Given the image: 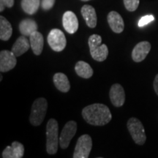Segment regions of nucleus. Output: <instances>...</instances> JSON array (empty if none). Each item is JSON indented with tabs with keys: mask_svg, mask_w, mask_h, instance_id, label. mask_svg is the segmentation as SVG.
<instances>
[{
	"mask_svg": "<svg viewBox=\"0 0 158 158\" xmlns=\"http://www.w3.org/2000/svg\"><path fill=\"white\" fill-rule=\"evenodd\" d=\"M48 109V102L44 98L36 99L31 106L29 122L31 125L37 127L43 123Z\"/></svg>",
	"mask_w": 158,
	"mask_h": 158,
	"instance_id": "nucleus-4",
	"label": "nucleus"
},
{
	"mask_svg": "<svg viewBox=\"0 0 158 158\" xmlns=\"http://www.w3.org/2000/svg\"><path fill=\"white\" fill-rule=\"evenodd\" d=\"M17 64L16 56L12 51L3 50L0 52V71L6 73L13 70Z\"/></svg>",
	"mask_w": 158,
	"mask_h": 158,
	"instance_id": "nucleus-9",
	"label": "nucleus"
},
{
	"mask_svg": "<svg viewBox=\"0 0 158 158\" xmlns=\"http://www.w3.org/2000/svg\"><path fill=\"white\" fill-rule=\"evenodd\" d=\"M140 0H124L125 8L130 12H133L137 10L139 5Z\"/></svg>",
	"mask_w": 158,
	"mask_h": 158,
	"instance_id": "nucleus-23",
	"label": "nucleus"
},
{
	"mask_svg": "<svg viewBox=\"0 0 158 158\" xmlns=\"http://www.w3.org/2000/svg\"><path fill=\"white\" fill-rule=\"evenodd\" d=\"M151 50V44L147 41L138 43L132 51V59L134 62H141L143 61Z\"/></svg>",
	"mask_w": 158,
	"mask_h": 158,
	"instance_id": "nucleus-11",
	"label": "nucleus"
},
{
	"mask_svg": "<svg viewBox=\"0 0 158 158\" xmlns=\"http://www.w3.org/2000/svg\"><path fill=\"white\" fill-rule=\"evenodd\" d=\"M155 20V17L152 15H147L145 16H143L138 21V27H143L144 26L147 25L148 23H149L152 21H153Z\"/></svg>",
	"mask_w": 158,
	"mask_h": 158,
	"instance_id": "nucleus-24",
	"label": "nucleus"
},
{
	"mask_svg": "<svg viewBox=\"0 0 158 158\" xmlns=\"http://www.w3.org/2000/svg\"><path fill=\"white\" fill-rule=\"evenodd\" d=\"M24 155V147L22 143L13 141L11 146H7L2 152L3 158H22Z\"/></svg>",
	"mask_w": 158,
	"mask_h": 158,
	"instance_id": "nucleus-13",
	"label": "nucleus"
},
{
	"mask_svg": "<svg viewBox=\"0 0 158 158\" xmlns=\"http://www.w3.org/2000/svg\"><path fill=\"white\" fill-rule=\"evenodd\" d=\"M56 0H42L41 7L44 10H49L54 7Z\"/></svg>",
	"mask_w": 158,
	"mask_h": 158,
	"instance_id": "nucleus-25",
	"label": "nucleus"
},
{
	"mask_svg": "<svg viewBox=\"0 0 158 158\" xmlns=\"http://www.w3.org/2000/svg\"><path fill=\"white\" fill-rule=\"evenodd\" d=\"M153 86H154V89H155L156 94L158 95V74L155 76V81H154Z\"/></svg>",
	"mask_w": 158,
	"mask_h": 158,
	"instance_id": "nucleus-27",
	"label": "nucleus"
},
{
	"mask_svg": "<svg viewBox=\"0 0 158 158\" xmlns=\"http://www.w3.org/2000/svg\"><path fill=\"white\" fill-rule=\"evenodd\" d=\"M92 148V140L90 135L84 134L78 138L77 141L73 158H87Z\"/></svg>",
	"mask_w": 158,
	"mask_h": 158,
	"instance_id": "nucleus-7",
	"label": "nucleus"
},
{
	"mask_svg": "<svg viewBox=\"0 0 158 158\" xmlns=\"http://www.w3.org/2000/svg\"><path fill=\"white\" fill-rule=\"evenodd\" d=\"M53 81L56 88L60 92L67 93L70 89V84L68 76L62 73H56L53 77Z\"/></svg>",
	"mask_w": 158,
	"mask_h": 158,
	"instance_id": "nucleus-18",
	"label": "nucleus"
},
{
	"mask_svg": "<svg viewBox=\"0 0 158 158\" xmlns=\"http://www.w3.org/2000/svg\"><path fill=\"white\" fill-rule=\"evenodd\" d=\"M40 0H21V7L26 13L33 15L39 9Z\"/></svg>",
	"mask_w": 158,
	"mask_h": 158,
	"instance_id": "nucleus-22",
	"label": "nucleus"
},
{
	"mask_svg": "<svg viewBox=\"0 0 158 158\" xmlns=\"http://www.w3.org/2000/svg\"><path fill=\"white\" fill-rule=\"evenodd\" d=\"M38 26L36 21L31 19H23L19 23V30L21 35L29 37L34 31H37Z\"/></svg>",
	"mask_w": 158,
	"mask_h": 158,
	"instance_id": "nucleus-19",
	"label": "nucleus"
},
{
	"mask_svg": "<svg viewBox=\"0 0 158 158\" xmlns=\"http://www.w3.org/2000/svg\"><path fill=\"white\" fill-rule=\"evenodd\" d=\"M75 71L81 78L88 79L93 76V69L87 62L84 61H78L75 65Z\"/></svg>",
	"mask_w": 158,
	"mask_h": 158,
	"instance_id": "nucleus-20",
	"label": "nucleus"
},
{
	"mask_svg": "<svg viewBox=\"0 0 158 158\" xmlns=\"http://www.w3.org/2000/svg\"><path fill=\"white\" fill-rule=\"evenodd\" d=\"M128 131L135 143L138 145H143L147 140L143 124L137 118L132 117L129 118L127 123Z\"/></svg>",
	"mask_w": 158,
	"mask_h": 158,
	"instance_id": "nucleus-5",
	"label": "nucleus"
},
{
	"mask_svg": "<svg viewBox=\"0 0 158 158\" xmlns=\"http://www.w3.org/2000/svg\"><path fill=\"white\" fill-rule=\"evenodd\" d=\"M85 122L93 126H103L112 118L110 109L106 105L94 103L83 108L81 112Z\"/></svg>",
	"mask_w": 158,
	"mask_h": 158,
	"instance_id": "nucleus-1",
	"label": "nucleus"
},
{
	"mask_svg": "<svg viewBox=\"0 0 158 158\" xmlns=\"http://www.w3.org/2000/svg\"><path fill=\"white\" fill-rule=\"evenodd\" d=\"M13 34V27L11 23L1 15L0 16V39L3 41H7L10 38Z\"/></svg>",
	"mask_w": 158,
	"mask_h": 158,
	"instance_id": "nucleus-21",
	"label": "nucleus"
},
{
	"mask_svg": "<svg viewBox=\"0 0 158 158\" xmlns=\"http://www.w3.org/2000/svg\"><path fill=\"white\" fill-rule=\"evenodd\" d=\"M14 5V0H0V11L5 10V7L10 8Z\"/></svg>",
	"mask_w": 158,
	"mask_h": 158,
	"instance_id": "nucleus-26",
	"label": "nucleus"
},
{
	"mask_svg": "<svg viewBox=\"0 0 158 158\" xmlns=\"http://www.w3.org/2000/svg\"><path fill=\"white\" fill-rule=\"evenodd\" d=\"M78 125L76 122L71 120L65 124L59 137V146L61 149H66L70 145L71 140L76 135Z\"/></svg>",
	"mask_w": 158,
	"mask_h": 158,
	"instance_id": "nucleus-8",
	"label": "nucleus"
},
{
	"mask_svg": "<svg viewBox=\"0 0 158 158\" xmlns=\"http://www.w3.org/2000/svg\"><path fill=\"white\" fill-rule=\"evenodd\" d=\"M63 27L69 34H74L78 29V21L76 15L72 11L65 12L62 16Z\"/></svg>",
	"mask_w": 158,
	"mask_h": 158,
	"instance_id": "nucleus-12",
	"label": "nucleus"
},
{
	"mask_svg": "<svg viewBox=\"0 0 158 158\" xmlns=\"http://www.w3.org/2000/svg\"><path fill=\"white\" fill-rule=\"evenodd\" d=\"M31 45L29 40L27 38V37L23 35L16 40V41L12 47L11 51L16 56H21V55L28 51Z\"/></svg>",
	"mask_w": 158,
	"mask_h": 158,
	"instance_id": "nucleus-17",
	"label": "nucleus"
},
{
	"mask_svg": "<svg viewBox=\"0 0 158 158\" xmlns=\"http://www.w3.org/2000/svg\"><path fill=\"white\" fill-rule=\"evenodd\" d=\"M107 20L110 29L114 32L120 34L124 31V23L123 19L117 12H110L107 16Z\"/></svg>",
	"mask_w": 158,
	"mask_h": 158,
	"instance_id": "nucleus-14",
	"label": "nucleus"
},
{
	"mask_svg": "<svg viewBox=\"0 0 158 158\" xmlns=\"http://www.w3.org/2000/svg\"><path fill=\"white\" fill-rule=\"evenodd\" d=\"M109 98L111 103L115 107L119 108L123 106L125 102V92L122 85L119 84L112 85L109 91Z\"/></svg>",
	"mask_w": 158,
	"mask_h": 158,
	"instance_id": "nucleus-10",
	"label": "nucleus"
},
{
	"mask_svg": "<svg viewBox=\"0 0 158 158\" xmlns=\"http://www.w3.org/2000/svg\"><path fill=\"white\" fill-rule=\"evenodd\" d=\"M81 13L86 21V25L89 28H94L97 26L98 18H97L96 11L94 7L91 5H85L81 10Z\"/></svg>",
	"mask_w": 158,
	"mask_h": 158,
	"instance_id": "nucleus-15",
	"label": "nucleus"
},
{
	"mask_svg": "<svg viewBox=\"0 0 158 158\" xmlns=\"http://www.w3.org/2000/svg\"><path fill=\"white\" fill-rule=\"evenodd\" d=\"M47 40L51 48L56 52L62 51L67 45V40L64 32L59 29H51L48 35Z\"/></svg>",
	"mask_w": 158,
	"mask_h": 158,
	"instance_id": "nucleus-6",
	"label": "nucleus"
},
{
	"mask_svg": "<svg viewBox=\"0 0 158 158\" xmlns=\"http://www.w3.org/2000/svg\"><path fill=\"white\" fill-rule=\"evenodd\" d=\"M59 145V124L54 118H50L46 124V151L53 155L57 152Z\"/></svg>",
	"mask_w": 158,
	"mask_h": 158,
	"instance_id": "nucleus-2",
	"label": "nucleus"
},
{
	"mask_svg": "<svg viewBox=\"0 0 158 158\" xmlns=\"http://www.w3.org/2000/svg\"><path fill=\"white\" fill-rule=\"evenodd\" d=\"M89 47L90 54L97 62H103L108 56V48L106 44H101L102 37L99 35L94 34L89 38Z\"/></svg>",
	"mask_w": 158,
	"mask_h": 158,
	"instance_id": "nucleus-3",
	"label": "nucleus"
},
{
	"mask_svg": "<svg viewBox=\"0 0 158 158\" xmlns=\"http://www.w3.org/2000/svg\"><path fill=\"white\" fill-rule=\"evenodd\" d=\"M83 2H87V1H90V0H81Z\"/></svg>",
	"mask_w": 158,
	"mask_h": 158,
	"instance_id": "nucleus-28",
	"label": "nucleus"
},
{
	"mask_svg": "<svg viewBox=\"0 0 158 158\" xmlns=\"http://www.w3.org/2000/svg\"><path fill=\"white\" fill-rule=\"evenodd\" d=\"M29 42H30L31 48L32 49L33 53L39 56L41 54L43 50V45H44V39L43 35L38 31L34 32L29 36Z\"/></svg>",
	"mask_w": 158,
	"mask_h": 158,
	"instance_id": "nucleus-16",
	"label": "nucleus"
}]
</instances>
